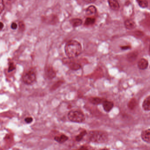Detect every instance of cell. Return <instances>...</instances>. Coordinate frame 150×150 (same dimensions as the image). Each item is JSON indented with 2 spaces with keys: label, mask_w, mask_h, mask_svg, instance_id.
Segmentation results:
<instances>
[{
  "label": "cell",
  "mask_w": 150,
  "mask_h": 150,
  "mask_svg": "<svg viewBox=\"0 0 150 150\" xmlns=\"http://www.w3.org/2000/svg\"><path fill=\"white\" fill-rule=\"evenodd\" d=\"M64 51L68 58H74L82 53V45L77 41L70 40L66 43L64 47Z\"/></svg>",
  "instance_id": "6da1fadb"
},
{
  "label": "cell",
  "mask_w": 150,
  "mask_h": 150,
  "mask_svg": "<svg viewBox=\"0 0 150 150\" xmlns=\"http://www.w3.org/2000/svg\"><path fill=\"white\" fill-rule=\"evenodd\" d=\"M89 139L93 142L103 143L107 140V134L106 132L99 131L90 132L89 134Z\"/></svg>",
  "instance_id": "7a4b0ae2"
},
{
  "label": "cell",
  "mask_w": 150,
  "mask_h": 150,
  "mask_svg": "<svg viewBox=\"0 0 150 150\" xmlns=\"http://www.w3.org/2000/svg\"><path fill=\"white\" fill-rule=\"evenodd\" d=\"M68 118L72 122L81 123L85 120V116L82 112L79 110H72L68 114Z\"/></svg>",
  "instance_id": "3957f363"
},
{
  "label": "cell",
  "mask_w": 150,
  "mask_h": 150,
  "mask_svg": "<svg viewBox=\"0 0 150 150\" xmlns=\"http://www.w3.org/2000/svg\"><path fill=\"white\" fill-rule=\"evenodd\" d=\"M37 79L35 71L33 70H30L24 74L23 76V81L26 84H32Z\"/></svg>",
  "instance_id": "277c9868"
},
{
  "label": "cell",
  "mask_w": 150,
  "mask_h": 150,
  "mask_svg": "<svg viewBox=\"0 0 150 150\" xmlns=\"http://www.w3.org/2000/svg\"><path fill=\"white\" fill-rule=\"evenodd\" d=\"M70 59L69 58H64L62 61L64 64L67 65L71 70H77L80 69L82 68V66L80 64L74 62L72 60H70Z\"/></svg>",
  "instance_id": "5b68a950"
},
{
  "label": "cell",
  "mask_w": 150,
  "mask_h": 150,
  "mask_svg": "<svg viewBox=\"0 0 150 150\" xmlns=\"http://www.w3.org/2000/svg\"><path fill=\"white\" fill-rule=\"evenodd\" d=\"M45 72L46 77L49 79H53L56 77V73L52 66H46L45 68Z\"/></svg>",
  "instance_id": "8992f818"
},
{
  "label": "cell",
  "mask_w": 150,
  "mask_h": 150,
  "mask_svg": "<svg viewBox=\"0 0 150 150\" xmlns=\"http://www.w3.org/2000/svg\"><path fill=\"white\" fill-rule=\"evenodd\" d=\"M103 109L105 110V111L108 112L113 107L114 103L112 102L104 100L103 103Z\"/></svg>",
  "instance_id": "52a82bcc"
},
{
  "label": "cell",
  "mask_w": 150,
  "mask_h": 150,
  "mask_svg": "<svg viewBox=\"0 0 150 150\" xmlns=\"http://www.w3.org/2000/svg\"><path fill=\"white\" fill-rule=\"evenodd\" d=\"M141 138L145 142L150 143V129L143 131L142 132Z\"/></svg>",
  "instance_id": "ba28073f"
},
{
  "label": "cell",
  "mask_w": 150,
  "mask_h": 150,
  "mask_svg": "<svg viewBox=\"0 0 150 150\" xmlns=\"http://www.w3.org/2000/svg\"><path fill=\"white\" fill-rule=\"evenodd\" d=\"M148 66V62L145 59H141L138 63V67L141 70H145L147 68Z\"/></svg>",
  "instance_id": "9c48e42d"
},
{
  "label": "cell",
  "mask_w": 150,
  "mask_h": 150,
  "mask_svg": "<svg viewBox=\"0 0 150 150\" xmlns=\"http://www.w3.org/2000/svg\"><path fill=\"white\" fill-rule=\"evenodd\" d=\"M70 22L74 27H76L82 25L83 21L81 19L76 18L71 19L70 20Z\"/></svg>",
  "instance_id": "30bf717a"
},
{
  "label": "cell",
  "mask_w": 150,
  "mask_h": 150,
  "mask_svg": "<svg viewBox=\"0 0 150 150\" xmlns=\"http://www.w3.org/2000/svg\"><path fill=\"white\" fill-rule=\"evenodd\" d=\"M110 8L113 10L117 11L120 8L119 3L117 1L115 0H109L108 1Z\"/></svg>",
  "instance_id": "8fae6325"
},
{
  "label": "cell",
  "mask_w": 150,
  "mask_h": 150,
  "mask_svg": "<svg viewBox=\"0 0 150 150\" xmlns=\"http://www.w3.org/2000/svg\"><path fill=\"white\" fill-rule=\"evenodd\" d=\"M125 27L128 29H133L136 27V23L132 20H127L125 21Z\"/></svg>",
  "instance_id": "7c38bea8"
},
{
  "label": "cell",
  "mask_w": 150,
  "mask_h": 150,
  "mask_svg": "<svg viewBox=\"0 0 150 150\" xmlns=\"http://www.w3.org/2000/svg\"><path fill=\"white\" fill-rule=\"evenodd\" d=\"M54 140L59 143L62 144L68 140V137L64 134H62L59 136H55Z\"/></svg>",
  "instance_id": "4fadbf2b"
},
{
  "label": "cell",
  "mask_w": 150,
  "mask_h": 150,
  "mask_svg": "<svg viewBox=\"0 0 150 150\" xmlns=\"http://www.w3.org/2000/svg\"><path fill=\"white\" fill-rule=\"evenodd\" d=\"M97 11V9L95 6L90 5L87 8L85 13L88 15H93L96 14Z\"/></svg>",
  "instance_id": "5bb4252c"
},
{
  "label": "cell",
  "mask_w": 150,
  "mask_h": 150,
  "mask_svg": "<svg viewBox=\"0 0 150 150\" xmlns=\"http://www.w3.org/2000/svg\"><path fill=\"white\" fill-rule=\"evenodd\" d=\"M143 107L145 111H150V96L147 97L143 103Z\"/></svg>",
  "instance_id": "9a60e30c"
},
{
  "label": "cell",
  "mask_w": 150,
  "mask_h": 150,
  "mask_svg": "<svg viewBox=\"0 0 150 150\" xmlns=\"http://www.w3.org/2000/svg\"><path fill=\"white\" fill-rule=\"evenodd\" d=\"M89 101L93 104L98 105L103 103L104 100L99 97H91L89 99Z\"/></svg>",
  "instance_id": "2e32d148"
},
{
  "label": "cell",
  "mask_w": 150,
  "mask_h": 150,
  "mask_svg": "<svg viewBox=\"0 0 150 150\" xmlns=\"http://www.w3.org/2000/svg\"><path fill=\"white\" fill-rule=\"evenodd\" d=\"M95 21H96V19L95 18L87 17L86 19H85L84 25L86 26L92 25L95 23Z\"/></svg>",
  "instance_id": "e0dca14e"
},
{
  "label": "cell",
  "mask_w": 150,
  "mask_h": 150,
  "mask_svg": "<svg viewBox=\"0 0 150 150\" xmlns=\"http://www.w3.org/2000/svg\"><path fill=\"white\" fill-rule=\"evenodd\" d=\"M87 134L86 131L83 130V131L81 132L78 135H77V136L75 137V139L77 141L79 142L82 140L84 136Z\"/></svg>",
  "instance_id": "ac0fdd59"
},
{
  "label": "cell",
  "mask_w": 150,
  "mask_h": 150,
  "mask_svg": "<svg viewBox=\"0 0 150 150\" xmlns=\"http://www.w3.org/2000/svg\"><path fill=\"white\" fill-rule=\"evenodd\" d=\"M139 6L142 8H145L148 6V2L146 1H137Z\"/></svg>",
  "instance_id": "d6986e66"
},
{
  "label": "cell",
  "mask_w": 150,
  "mask_h": 150,
  "mask_svg": "<svg viewBox=\"0 0 150 150\" xmlns=\"http://www.w3.org/2000/svg\"><path fill=\"white\" fill-rule=\"evenodd\" d=\"M136 101L135 99H132L128 103V107L130 109H133L136 106Z\"/></svg>",
  "instance_id": "ffe728a7"
},
{
  "label": "cell",
  "mask_w": 150,
  "mask_h": 150,
  "mask_svg": "<svg viewBox=\"0 0 150 150\" xmlns=\"http://www.w3.org/2000/svg\"><path fill=\"white\" fill-rule=\"evenodd\" d=\"M18 26H19V30L23 32V31H24L26 28L25 24L23 21H20L18 23Z\"/></svg>",
  "instance_id": "44dd1931"
},
{
  "label": "cell",
  "mask_w": 150,
  "mask_h": 150,
  "mask_svg": "<svg viewBox=\"0 0 150 150\" xmlns=\"http://www.w3.org/2000/svg\"><path fill=\"white\" fill-rule=\"evenodd\" d=\"M16 69V66L15 64L12 62H11L9 64V68H8V72H11V71H13L14 70Z\"/></svg>",
  "instance_id": "7402d4cb"
},
{
  "label": "cell",
  "mask_w": 150,
  "mask_h": 150,
  "mask_svg": "<svg viewBox=\"0 0 150 150\" xmlns=\"http://www.w3.org/2000/svg\"><path fill=\"white\" fill-rule=\"evenodd\" d=\"M5 9V4L2 0L0 1V13L1 14Z\"/></svg>",
  "instance_id": "603a6c76"
},
{
  "label": "cell",
  "mask_w": 150,
  "mask_h": 150,
  "mask_svg": "<svg viewBox=\"0 0 150 150\" xmlns=\"http://www.w3.org/2000/svg\"><path fill=\"white\" fill-rule=\"evenodd\" d=\"M18 27V24L15 22H13L11 25V28L12 30H16Z\"/></svg>",
  "instance_id": "cb8c5ba5"
},
{
  "label": "cell",
  "mask_w": 150,
  "mask_h": 150,
  "mask_svg": "<svg viewBox=\"0 0 150 150\" xmlns=\"http://www.w3.org/2000/svg\"><path fill=\"white\" fill-rule=\"evenodd\" d=\"M33 119L32 117H26V118L25 119V121L26 123L29 124V123H31L33 121Z\"/></svg>",
  "instance_id": "d4e9b609"
},
{
  "label": "cell",
  "mask_w": 150,
  "mask_h": 150,
  "mask_svg": "<svg viewBox=\"0 0 150 150\" xmlns=\"http://www.w3.org/2000/svg\"><path fill=\"white\" fill-rule=\"evenodd\" d=\"M121 48L122 50H127L128 49H130L131 47L128 45H127V46H122L121 47Z\"/></svg>",
  "instance_id": "484cf974"
},
{
  "label": "cell",
  "mask_w": 150,
  "mask_h": 150,
  "mask_svg": "<svg viewBox=\"0 0 150 150\" xmlns=\"http://www.w3.org/2000/svg\"><path fill=\"white\" fill-rule=\"evenodd\" d=\"M77 150H89L88 148L87 147L84 146H83L81 147L80 148H79V149H78Z\"/></svg>",
  "instance_id": "4316f807"
},
{
  "label": "cell",
  "mask_w": 150,
  "mask_h": 150,
  "mask_svg": "<svg viewBox=\"0 0 150 150\" xmlns=\"http://www.w3.org/2000/svg\"><path fill=\"white\" fill-rule=\"evenodd\" d=\"M0 24H1V26H0V30H2L3 29V27H4V25L3 23L2 22H0Z\"/></svg>",
  "instance_id": "83f0119b"
},
{
  "label": "cell",
  "mask_w": 150,
  "mask_h": 150,
  "mask_svg": "<svg viewBox=\"0 0 150 150\" xmlns=\"http://www.w3.org/2000/svg\"><path fill=\"white\" fill-rule=\"evenodd\" d=\"M95 1H84L86 2H88V3H89V2H93Z\"/></svg>",
  "instance_id": "f1b7e54d"
},
{
  "label": "cell",
  "mask_w": 150,
  "mask_h": 150,
  "mask_svg": "<svg viewBox=\"0 0 150 150\" xmlns=\"http://www.w3.org/2000/svg\"><path fill=\"white\" fill-rule=\"evenodd\" d=\"M149 55H150V46H149Z\"/></svg>",
  "instance_id": "f546056e"
},
{
  "label": "cell",
  "mask_w": 150,
  "mask_h": 150,
  "mask_svg": "<svg viewBox=\"0 0 150 150\" xmlns=\"http://www.w3.org/2000/svg\"><path fill=\"white\" fill-rule=\"evenodd\" d=\"M108 150V149H102V150Z\"/></svg>",
  "instance_id": "4dcf8cb0"
}]
</instances>
